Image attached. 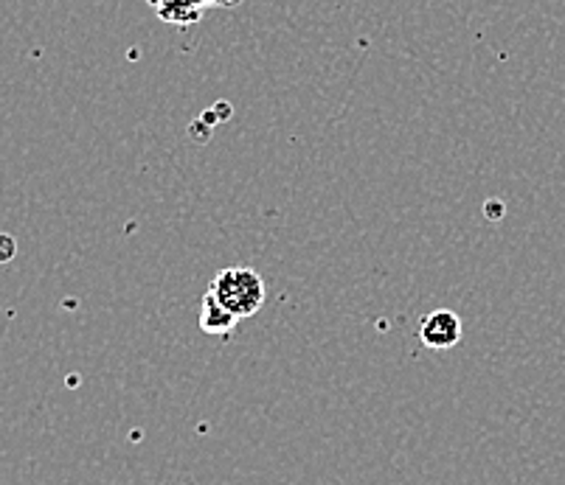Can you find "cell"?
Returning <instances> with one entry per match:
<instances>
[{"label": "cell", "instance_id": "obj_4", "mask_svg": "<svg viewBox=\"0 0 565 485\" xmlns=\"http://www.w3.org/2000/svg\"><path fill=\"white\" fill-rule=\"evenodd\" d=\"M17 256V242L9 233H0V264H9Z\"/></svg>", "mask_w": 565, "mask_h": 485}, {"label": "cell", "instance_id": "obj_3", "mask_svg": "<svg viewBox=\"0 0 565 485\" xmlns=\"http://www.w3.org/2000/svg\"><path fill=\"white\" fill-rule=\"evenodd\" d=\"M237 322H239V317H234L231 312H228L214 295H211V292L203 295V303H200V329L208 337H228V334H234Z\"/></svg>", "mask_w": 565, "mask_h": 485}, {"label": "cell", "instance_id": "obj_2", "mask_svg": "<svg viewBox=\"0 0 565 485\" xmlns=\"http://www.w3.org/2000/svg\"><path fill=\"white\" fill-rule=\"evenodd\" d=\"M419 339L422 346H428L433 351H448L462 343V317L450 309H436L425 314V320L419 322Z\"/></svg>", "mask_w": 565, "mask_h": 485}, {"label": "cell", "instance_id": "obj_1", "mask_svg": "<svg viewBox=\"0 0 565 485\" xmlns=\"http://www.w3.org/2000/svg\"><path fill=\"white\" fill-rule=\"evenodd\" d=\"M208 292L234 317L245 320V317H254L264 306L268 286H264V278L251 266H228L211 281Z\"/></svg>", "mask_w": 565, "mask_h": 485}]
</instances>
